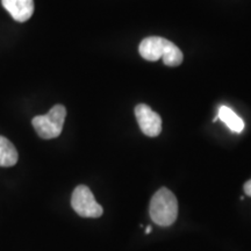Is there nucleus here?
Returning a JSON list of instances; mask_svg holds the SVG:
<instances>
[{"mask_svg":"<svg viewBox=\"0 0 251 251\" xmlns=\"http://www.w3.org/2000/svg\"><path fill=\"white\" fill-rule=\"evenodd\" d=\"M150 218L156 225L169 227L178 216V201L175 194L166 187H162L153 194L149 206Z\"/></svg>","mask_w":251,"mask_h":251,"instance_id":"f257e3e1","label":"nucleus"},{"mask_svg":"<svg viewBox=\"0 0 251 251\" xmlns=\"http://www.w3.org/2000/svg\"><path fill=\"white\" fill-rule=\"evenodd\" d=\"M67 109L63 105H55L45 115H37L31 120L34 129L40 137L51 140L58 137L63 130Z\"/></svg>","mask_w":251,"mask_h":251,"instance_id":"f03ea898","label":"nucleus"},{"mask_svg":"<svg viewBox=\"0 0 251 251\" xmlns=\"http://www.w3.org/2000/svg\"><path fill=\"white\" fill-rule=\"evenodd\" d=\"M71 206L81 218H100L103 213L102 207L97 202L93 193L85 185H79L75 188L71 197Z\"/></svg>","mask_w":251,"mask_h":251,"instance_id":"7ed1b4c3","label":"nucleus"},{"mask_svg":"<svg viewBox=\"0 0 251 251\" xmlns=\"http://www.w3.org/2000/svg\"><path fill=\"white\" fill-rule=\"evenodd\" d=\"M135 117L140 129L149 137H156L162 131V119L148 105L140 103L135 107Z\"/></svg>","mask_w":251,"mask_h":251,"instance_id":"20e7f679","label":"nucleus"},{"mask_svg":"<svg viewBox=\"0 0 251 251\" xmlns=\"http://www.w3.org/2000/svg\"><path fill=\"white\" fill-rule=\"evenodd\" d=\"M168 40L159 36H149L140 43L139 52L146 61L156 62L162 58Z\"/></svg>","mask_w":251,"mask_h":251,"instance_id":"39448f33","label":"nucleus"},{"mask_svg":"<svg viewBox=\"0 0 251 251\" xmlns=\"http://www.w3.org/2000/svg\"><path fill=\"white\" fill-rule=\"evenodd\" d=\"M1 2L18 23H26L34 13V0H1Z\"/></svg>","mask_w":251,"mask_h":251,"instance_id":"423d86ee","label":"nucleus"},{"mask_svg":"<svg viewBox=\"0 0 251 251\" xmlns=\"http://www.w3.org/2000/svg\"><path fill=\"white\" fill-rule=\"evenodd\" d=\"M218 119L234 133H241L244 129V121L228 106H220Z\"/></svg>","mask_w":251,"mask_h":251,"instance_id":"0eeeda50","label":"nucleus"},{"mask_svg":"<svg viewBox=\"0 0 251 251\" xmlns=\"http://www.w3.org/2000/svg\"><path fill=\"white\" fill-rule=\"evenodd\" d=\"M19 153L11 141L4 136H0V166L9 168L17 164Z\"/></svg>","mask_w":251,"mask_h":251,"instance_id":"6e6552de","label":"nucleus"},{"mask_svg":"<svg viewBox=\"0 0 251 251\" xmlns=\"http://www.w3.org/2000/svg\"><path fill=\"white\" fill-rule=\"evenodd\" d=\"M162 58L164 64L168 65V67H178L183 62L184 55L181 52V50L175 43H172L171 41L168 40Z\"/></svg>","mask_w":251,"mask_h":251,"instance_id":"1a4fd4ad","label":"nucleus"},{"mask_svg":"<svg viewBox=\"0 0 251 251\" xmlns=\"http://www.w3.org/2000/svg\"><path fill=\"white\" fill-rule=\"evenodd\" d=\"M243 190H244V193H246L248 197H251V179L248 180L247 183L244 184Z\"/></svg>","mask_w":251,"mask_h":251,"instance_id":"9d476101","label":"nucleus"},{"mask_svg":"<svg viewBox=\"0 0 251 251\" xmlns=\"http://www.w3.org/2000/svg\"><path fill=\"white\" fill-rule=\"evenodd\" d=\"M150 231H151V226H148L146 229V234H150Z\"/></svg>","mask_w":251,"mask_h":251,"instance_id":"9b49d317","label":"nucleus"}]
</instances>
